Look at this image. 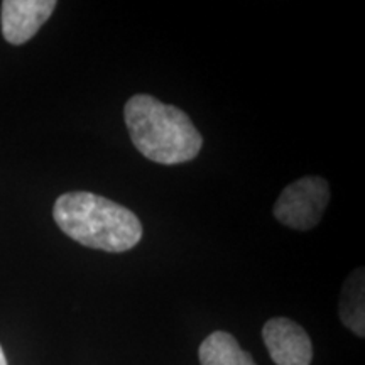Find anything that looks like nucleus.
<instances>
[{
    "label": "nucleus",
    "instance_id": "f257e3e1",
    "mask_svg": "<svg viewBox=\"0 0 365 365\" xmlns=\"http://www.w3.org/2000/svg\"><path fill=\"white\" fill-rule=\"evenodd\" d=\"M53 217L70 239L103 252H127L143 239V223L134 212L88 191L59 196Z\"/></svg>",
    "mask_w": 365,
    "mask_h": 365
},
{
    "label": "nucleus",
    "instance_id": "f03ea898",
    "mask_svg": "<svg viewBox=\"0 0 365 365\" xmlns=\"http://www.w3.org/2000/svg\"><path fill=\"white\" fill-rule=\"evenodd\" d=\"M124 118L135 149L149 161L188 163L202 150V134L191 118L175 105L139 93L127 100Z\"/></svg>",
    "mask_w": 365,
    "mask_h": 365
},
{
    "label": "nucleus",
    "instance_id": "7ed1b4c3",
    "mask_svg": "<svg viewBox=\"0 0 365 365\" xmlns=\"http://www.w3.org/2000/svg\"><path fill=\"white\" fill-rule=\"evenodd\" d=\"M330 203V186L319 176H307L287 185L274 205V217L294 230H309L322 220Z\"/></svg>",
    "mask_w": 365,
    "mask_h": 365
},
{
    "label": "nucleus",
    "instance_id": "20e7f679",
    "mask_svg": "<svg viewBox=\"0 0 365 365\" xmlns=\"http://www.w3.org/2000/svg\"><path fill=\"white\" fill-rule=\"evenodd\" d=\"M262 340L276 365H309L313 345L308 333L289 318H272L262 328Z\"/></svg>",
    "mask_w": 365,
    "mask_h": 365
},
{
    "label": "nucleus",
    "instance_id": "39448f33",
    "mask_svg": "<svg viewBox=\"0 0 365 365\" xmlns=\"http://www.w3.org/2000/svg\"><path fill=\"white\" fill-rule=\"evenodd\" d=\"M54 0H6L2 2V34L7 43L24 44L51 17Z\"/></svg>",
    "mask_w": 365,
    "mask_h": 365
},
{
    "label": "nucleus",
    "instance_id": "423d86ee",
    "mask_svg": "<svg viewBox=\"0 0 365 365\" xmlns=\"http://www.w3.org/2000/svg\"><path fill=\"white\" fill-rule=\"evenodd\" d=\"M198 357L202 365H257L227 331L210 333L200 345Z\"/></svg>",
    "mask_w": 365,
    "mask_h": 365
},
{
    "label": "nucleus",
    "instance_id": "0eeeda50",
    "mask_svg": "<svg viewBox=\"0 0 365 365\" xmlns=\"http://www.w3.org/2000/svg\"><path fill=\"white\" fill-rule=\"evenodd\" d=\"M364 309V267H359L350 274L341 289L340 318L341 323L360 339L365 335Z\"/></svg>",
    "mask_w": 365,
    "mask_h": 365
},
{
    "label": "nucleus",
    "instance_id": "6e6552de",
    "mask_svg": "<svg viewBox=\"0 0 365 365\" xmlns=\"http://www.w3.org/2000/svg\"><path fill=\"white\" fill-rule=\"evenodd\" d=\"M0 365H7V360H6V355H4L2 346H0Z\"/></svg>",
    "mask_w": 365,
    "mask_h": 365
}]
</instances>
